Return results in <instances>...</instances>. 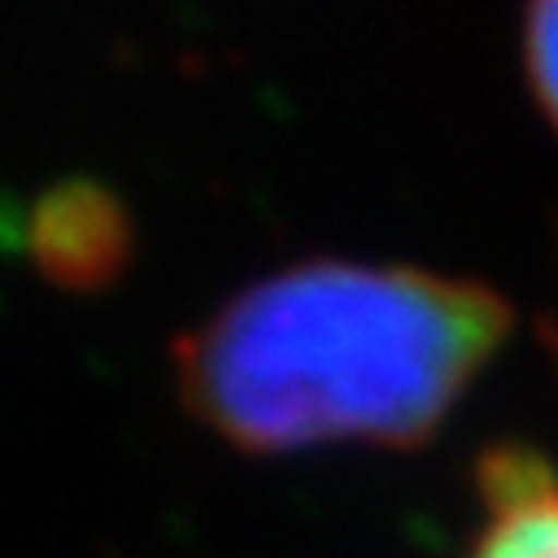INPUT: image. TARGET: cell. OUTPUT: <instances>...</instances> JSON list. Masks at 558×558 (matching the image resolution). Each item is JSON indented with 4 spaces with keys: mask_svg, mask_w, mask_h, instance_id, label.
Returning a JSON list of instances; mask_svg holds the SVG:
<instances>
[{
    "mask_svg": "<svg viewBox=\"0 0 558 558\" xmlns=\"http://www.w3.org/2000/svg\"><path fill=\"white\" fill-rule=\"evenodd\" d=\"M510 330L501 295L317 259L242 291L181 352L190 404L242 449L423 440Z\"/></svg>",
    "mask_w": 558,
    "mask_h": 558,
    "instance_id": "1",
    "label": "cell"
},
{
    "mask_svg": "<svg viewBox=\"0 0 558 558\" xmlns=\"http://www.w3.org/2000/svg\"><path fill=\"white\" fill-rule=\"evenodd\" d=\"M484 527L471 558H558V480L527 453L484 462Z\"/></svg>",
    "mask_w": 558,
    "mask_h": 558,
    "instance_id": "2",
    "label": "cell"
},
{
    "mask_svg": "<svg viewBox=\"0 0 558 558\" xmlns=\"http://www.w3.org/2000/svg\"><path fill=\"white\" fill-rule=\"evenodd\" d=\"M527 71L545 114L558 123V5L527 14Z\"/></svg>",
    "mask_w": 558,
    "mask_h": 558,
    "instance_id": "3",
    "label": "cell"
}]
</instances>
